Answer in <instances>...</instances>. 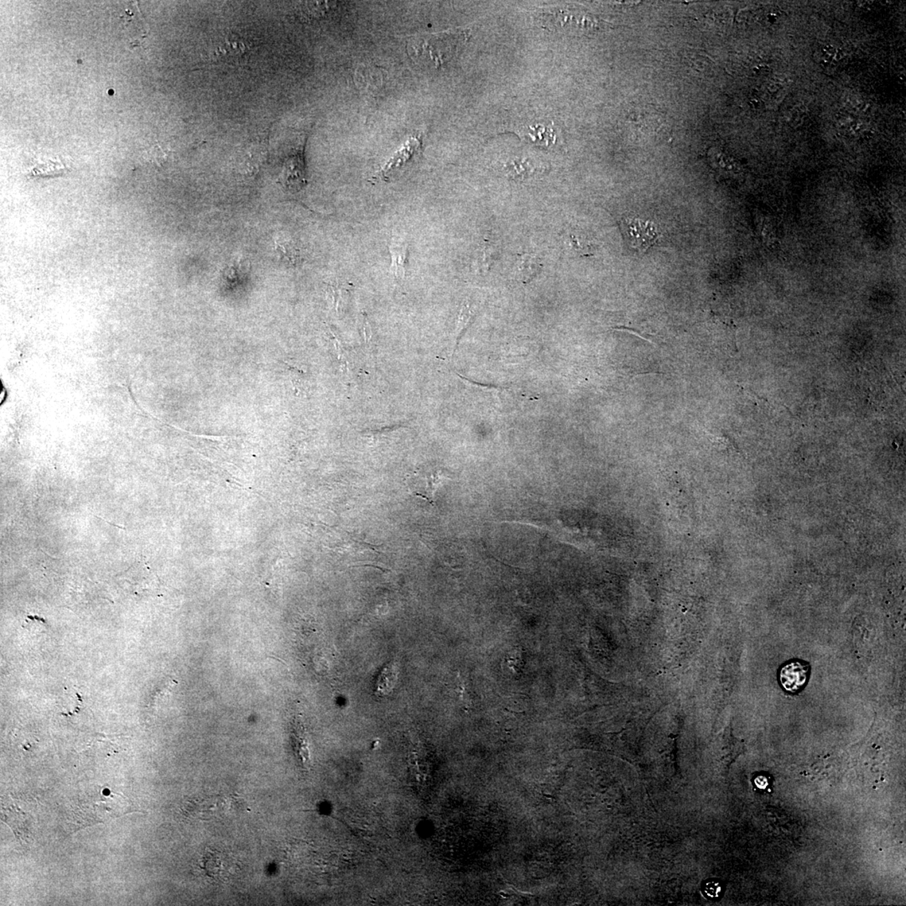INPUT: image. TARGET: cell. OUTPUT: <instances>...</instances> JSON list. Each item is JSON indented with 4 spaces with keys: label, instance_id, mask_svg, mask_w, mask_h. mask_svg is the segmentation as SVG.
<instances>
[{
    "label": "cell",
    "instance_id": "obj_1",
    "mask_svg": "<svg viewBox=\"0 0 906 906\" xmlns=\"http://www.w3.org/2000/svg\"><path fill=\"white\" fill-rule=\"evenodd\" d=\"M457 39L456 33L411 37L406 44L408 55L417 63L437 67L453 56Z\"/></svg>",
    "mask_w": 906,
    "mask_h": 906
},
{
    "label": "cell",
    "instance_id": "obj_2",
    "mask_svg": "<svg viewBox=\"0 0 906 906\" xmlns=\"http://www.w3.org/2000/svg\"><path fill=\"white\" fill-rule=\"evenodd\" d=\"M422 153V139L421 136L413 135L404 144L398 151L388 159L386 164L380 170V178L390 181L402 175L413 166Z\"/></svg>",
    "mask_w": 906,
    "mask_h": 906
},
{
    "label": "cell",
    "instance_id": "obj_3",
    "mask_svg": "<svg viewBox=\"0 0 906 906\" xmlns=\"http://www.w3.org/2000/svg\"><path fill=\"white\" fill-rule=\"evenodd\" d=\"M621 225L625 240L635 250L643 253L658 243L660 233L651 221L628 217L622 221Z\"/></svg>",
    "mask_w": 906,
    "mask_h": 906
},
{
    "label": "cell",
    "instance_id": "obj_4",
    "mask_svg": "<svg viewBox=\"0 0 906 906\" xmlns=\"http://www.w3.org/2000/svg\"><path fill=\"white\" fill-rule=\"evenodd\" d=\"M546 24L551 25L555 29L564 28V30L573 31H583L592 28L594 25L593 19L590 15L574 12L573 10H560L546 15Z\"/></svg>",
    "mask_w": 906,
    "mask_h": 906
},
{
    "label": "cell",
    "instance_id": "obj_5",
    "mask_svg": "<svg viewBox=\"0 0 906 906\" xmlns=\"http://www.w3.org/2000/svg\"><path fill=\"white\" fill-rule=\"evenodd\" d=\"M809 666L802 662H791L785 664L780 672L781 685L785 690L797 692L802 690L807 682Z\"/></svg>",
    "mask_w": 906,
    "mask_h": 906
},
{
    "label": "cell",
    "instance_id": "obj_6",
    "mask_svg": "<svg viewBox=\"0 0 906 906\" xmlns=\"http://www.w3.org/2000/svg\"><path fill=\"white\" fill-rule=\"evenodd\" d=\"M139 11H134L130 9L126 10V14L120 17L124 21V36L130 41L131 44L139 43L146 36V30L145 21L139 15Z\"/></svg>",
    "mask_w": 906,
    "mask_h": 906
},
{
    "label": "cell",
    "instance_id": "obj_7",
    "mask_svg": "<svg viewBox=\"0 0 906 906\" xmlns=\"http://www.w3.org/2000/svg\"><path fill=\"white\" fill-rule=\"evenodd\" d=\"M391 255V272L395 279H402L406 275L408 248L406 244L392 242L390 245Z\"/></svg>",
    "mask_w": 906,
    "mask_h": 906
},
{
    "label": "cell",
    "instance_id": "obj_8",
    "mask_svg": "<svg viewBox=\"0 0 906 906\" xmlns=\"http://www.w3.org/2000/svg\"><path fill=\"white\" fill-rule=\"evenodd\" d=\"M275 252L279 259L288 266H297L302 262L300 250L293 241H276Z\"/></svg>",
    "mask_w": 906,
    "mask_h": 906
},
{
    "label": "cell",
    "instance_id": "obj_9",
    "mask_svg": "<svg viewBox=\"0 0 906 906\" xmlns=\"http://www.w3.org/2000/svg\"><path fill=\"white\" fill-rule=\"evenodd\" d=\"M539 267L540 264L536 262L535 259H533L529 256V257L521 260L518 268L519 275H520L521 277L524 279H531L533 276L538 274Z\"/></svg>",
    "mask_w": 906,
    "mask_h": 906
},
{
    "label": "cell",
    "instance_id": "obj_10",
    "mask_svg": "<svg viewBox=\"0 0 906 906\" xmlns=\"http://www.w3.org/2000/svg\"><path fill=\"white\" fill-rule=\"evenodd\" d=\"M754 782H756V787L760 788V790H767L769 787V785H771L769 784V777L765 776H758L756 780H754Z\"/></svg>",
    "mask_w": 906,
    "mask_h": 906
},
{
    "label": "cell",
    "instance_id": "obj_11",
    "mask_svg": "<svg viewBox=\"0 0 906 906\" xmlns=\"http://www.w3.org/2000/svg\"><path fill=\"white\" fill-rule=\"evenodd\" d=\"M781 88H782V86H781V84L779 83H776V81H774V83H769L768 86V89L769 92H778L780 90Z\"/></svg>",
    "mask_w": 906,
    "mask_h": 906
},
{
    "label": "cell",
    "instance_id": "obj_12",
    "mask_svg": "<svg viewBox=\"0 0 906 906\" xmlns=\"http://www.w3.org/2000/svg\"><path fill=\"white\" fill-rule=\"evenodd\" d=\"M843 57H845V52L842 49L838 48L834 57V61H839L843 59Z\"/></svg>",
    "mask_w": 906,
    "mask_h": 906
}]
</instances>
